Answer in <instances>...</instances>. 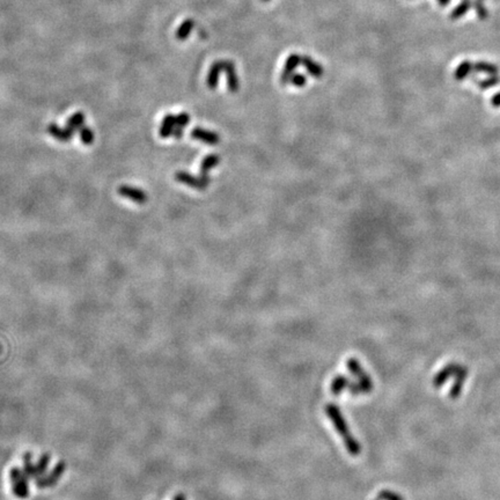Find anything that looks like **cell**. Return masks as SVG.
<instances>
[{
  "mask_svg": "<svg viewBox=\"0 0 500 500\" xmlns=\"http://www.w3.org/2000/svg\"><path fill=\"white\" fill-rule=\"evenodd\" d=\"M325 411L330 421L333 422L336 431L338 432L339 437L343 439L344 445H345V448L346 450L349 451V454L351 457H358L360 451H361V446H360L358 440L354 439L353 434L350 432L349 425H347L345 418H344V416L338 405H336V404L333 403L327 404Z\"/></svg>",
  "mask_w": 500,
  "mask_h": 500,
  "instance_id": "cell-1",
  "label": "cell"
},
{
  "mask_svg": "<svg viewBox=\"0 0 500 500\" xmlns=\"http://www.w3.org/2000/svg\"><path fill=\"white\" fill-rule=\"evenodd\" d=\"M346 366L352 373V375H354V377L359 380V385L362 387L363 393L365 394L371 393V391L373 390V387H374L373 380H372V378L366 373L365 371H363L362 366L360 365L359 361H358V359L349 358L347 359Z\"/></svg>",
  "mask_w": 500,
  "mask_h": 500,
  "instance_id": "cell-2",
  "label": "cell"
},
{
  "mask_svg": "<svg viewBox=\"0 0 500 500\" xmlns=\"http://www.w3.org/2000/svg\"><path fill=\"white\" fill-rule=\"evenodd\" d=\"M11 481L12 486H13L14 494L19 498L25 499L29 495V486H28V479L26 475L23 474L18 468H13L11 470Z\"/></svg>",
  "mask_w": 500,
  "mask_h": 500,
  "instance_id": "cell-3",
  "label": "cell"
},
{
  "mask_svg": "<svg viewBox=\"0 0 500 500\" xmlns=\"http://www.w3.org/2000/svg\"><path fill=\"white\" fill-rule=\"evenodd\" d=\"M175 179L176 181L185 183V185L189 186L191 188H195V189L198 190H204L205 188L209 186L210 178L209 176H199V177H195V176L190 175L189 173H186V171H178V173L175 174Z\"/></svg>",
  "mask_w": 500,
  "mask_h": 500,
  "instance_id": "cell-4",
  "label": "cell"
},
{
  "mask_svg": "<svg viewBox=\"0 0 500 500\" xmlns=\"http://www.w3.org/2000/svg\"><path fill=\"white\" fill-rule=\"evenodd\" d=\"M460 366H461L460 363H455V362L448 363L447 366L440 370L438 373L434 375L433 380H432V385H433L434 388H440L445 385L448 380L450 378H454L455 375H457Z\"/></svg>",
  "mask_w": 500,
  "mask_h": 500,
  "instance_id": "cell-5",
  "label": "cell"
},
{
  "mask_svg": "<svg viewBox=\"0 0 500 500\" xmlns=\"http://www.w3.org/2000/svg\"><path fill=\"white\" fill-rule=\"evenodd\" d=\"M66 469V463L61 461L57 466L54 468V470L51 473L46 476V477H39L36 478V485L39 487H50L54 486L55 484H57L58 479L62 477V475Z\"/></svg>",
  "mask_w": 500,
  "mask_h": 500,
  "instance_id": "cell-6",
  "label": "cell"
},
{
  "mask_svg": "<svg viewBox=\"0 0 500 500\" xmlns=\"http://www.w3.org/2000/svg\"><path fill=\"white\" fill-rule=\"evenodd\" d=\"M301 57L302 56L298 54H292L287 57L285 65H284L283 73L281 75V82L283 85H289V83H291L292 75H293L295 69L301 64Z\"/></svg>",
  "mask_w": 500,
  "mask_h": 500,
  "instance_id": "cell-7",
  "label": "cell"
},
{
  "mask_svg": "<svg viewBox=\"0 0 500 500\" xmlns=\"http://www.w3.org/2000/svg\"><path fill=\"white\" fill-rule=\"evenodd\" d=\"M468 374H469V371H468L467 366H460V369L458 371L457 375L454 377V383L450 388L449 391V397L450 399H458L460 397V395L462 394L463 387H465V383L467 381Z\"/></svg>",
  "mask_w": 500,
  "mask_h": 500,
  "instance_id": "cell-8",
  "label": "cell"
},
{
  "mask_svg": "<svg viewBox=\"0 0 500 500\" xmlns=\"http://www.w3.org/2000/svg\"><path fill=\"white\" fill-rule=\"evenodd\" d=\"M118 194L121 195L122 197H125L137 204H144L147 202V195L145 191L134 187H130L126 185L121 186L118 188Z\"/></svg>",
  "mask_w": 500,
  "mask_h": 500,
  "instance_id": "cell-9",
  "label": "cell"
},
{
  "mask_svg": "<svg viewBox=\"0 0 500 500\" xmlns=\"http://www.w3.org/2000/svg\"><path fill=\"white\" fill-rule=\"evenodd\" d=\"M220 62H221L222 71L226 73L229 89L235 93V92L239 90V78L237 75V71H235L234 63L230 61H220Z\"/></svg>",
  "mask_w": 500,
  "mask_h": 500,
  "instance_id": "cell-10",
  "label": "cell"
},
{
  "mask_svg": "<svg viewBox=\"0 0 500 500\" xmlns=\"http://www.w3.org/2000/svg\"><path fill=\"white\" fill-rule=\"evenodd\" d=\"M191 137L196 139V141L209 144V145H215V144H218L220 141L219 135L215 133V132L204 130L201 129V127H195V129L191 131Z\"/></svg>",
  "mask_w": 500,
  "mask_h": 500,
  "instance_id": "cell-11",
  "label": "cell"
},
{
  "mask_svg": "<svg viewBox=\"0 0 500 500\" xmlns=\"http://www.w3.org/2000/svg\"><path fill=\"white\" fill-rule=\"evenodd\" d=\"M301 65L307 70L308 74L311 75L314 78H322L323 73H325V70L323 67L320 65L317 62H315L311 59L309 56H302L301 57Z\"/></svg>",
  "mask_w": 500,
  "mask_h": 500,
  "instance_id": "cell-12",
  "label": "cell"
},
{
  "mask_svg": "<svg viewBox=\"0 0 500 500\" xmlns=\"http://www.w3.org/2000/svg\"><path fill=\"white\" fill-rule=\"evenodd\" d=\"M47 131L49 132V134L53 135L55 139H57V141L62 142V143L70 142L72 139V135L74 134L73 132L67 129V127H64V129H62V127H59L57 125V124H54V123L50 124V125L48 126Z\"/></svg>",
  "mask_w": 500,
  "mask_h": 500,
  "instance_id": "cell-13",
  "label": "cell"
},
{
  "mask_svg": "<svg viewBox=\"0 0 500 500\" xmlns=\"http://www.w3.org/2000/svg\"><path fill=\"white\" fill-rule=\"evenodd\" d=\"M176 124V116L174 115H166L162 119L161 126H160L159 133L161 138H168L169 135H173Z\"/></svg>",
  "mask_w": 500,
  "mask_h": 500,
  "instance_id": "cell-14",
  "label": "cell"
},
{
  "mask_svg": "<svg viewBox=\"0 0 500 500\" xmlns=\"http://www.w3.org/2000/svg\"><path fill=\"white\" fill-rule=\"evenodd\" d=\"M221 71H222L221 62L218 61V62L212 64L211 69L209 71V74H207V78H206L207 87H209L210 89H214V88H217L218 81H219V75H220V73H221Z\"/></svg>",
  "mask_w": 500,
  "mask_h": 500,
  "instance_id": "cell-15",
  "label": "cell"
},
{
  "mask_svg": "<svg viewBox=\"0 0 500 500\" xmlns=\"http://www.w3.org/2000/svg\"><path fill=\"white\" fill-rule=\"evenodd\" d=\"M351 385V381L349 378L344 377V375H337V377L333 379L330 385V391L331 394L334 395H339L342 391L349 389V387Z\"/></svg>",
  "mask_w": 500,
  "mask_h": 500,
  "instance_id": "cell-16",
  "label": "cell"
},
{
  "mask_svg": "<svg viewBox=\"0 0 500 500\" xmlns=\"http://www.w3.org/2000/svg\"><path fill=\"white\" fill-rule=\"evenodd\" d=\"M195 27V21L193 19H187L183 21L179 27L176 30L175 36L178 41H186V39L189 37V35L191 34Z\"/></svg>",
  "mask_w": 500,
  "mask_h": 500,
  "instance_id": "cell-17",
  "label": "cell"
},
{
  "mask_svg": "<svg viewBox=\"0 0 500 500\" xmlns=\"http://www.w3.org/2000/svg\"><path fill=\"white\" fill-rule=\"evenodd\" d=\"M85 118H86L85 114L81 113V111H78V113L72 115L71 117L67 119L65 127H67V129L71 130L73 133H75V132L79 131L82 126H85Z\"/></svg>",
  "mask_w": 500,
  "mask_h": 500,
  "instance_id": "cell-18",
  "label": "cell"
},
{
  "mask_svg": "<svg viewBox=\"0 0 500 500\" xmlns=\"http://www.w3.org/2000/svg\"><path fill=\"white\" fill-rule=\"evenodd\" d=\"M190 122V116L187 113H182L176 116V124H175V129L173 132L174 138L178 139L182 137L183 134V127H186Z\"/></svg>",
  "mask_w": 500,
  "mask_h": 500,
  "instance_id": "cell-19",
  "label": "cell"
},
{
  "mask_svg": "<svg viewBox=\"0 0 500 500\" xmlns=\"http://www.w3.org/2000/svg\"><path fill=\"white\" fill-rule=\"evenodd\" d=\"M219 161H220V159L217 154H211V155H207L206 158H204L203 161H202V165H201V173H202L201 175L207 176V171L217 166Z\"/></svg>",
  "mask_w": 500,
  "mask_h": 500,
  "instance_id": "cell-20",
  "label": "cell"
},
{
  "mask_svg": "<svg viewBox=\"0 0 500 500\" xmlns=\"http://www.w3.org/2000/svg\"><path fill=\"white\" fill-rule=\"evenodd\" d=\"M471 71L485 72L490 75H495L498 73V67L489 63H471Z\"/></svg>",
  "mask_w": 500,
  "mask_h": 500,
  "instance_id": "cell-21",
  "label": "cell"
},
{
  "mask_svg": "<svg viewBox=\"0 0 500 500\" xmlns=\"http://www.w3.org/2000/svg\"><path fill=\"white\" fill-rule=\"evenodd\" d=\"M471 5H473V4H471L470 0H462V3L460 4V5L453 12H451L450 19L451 20H458L461 17H463V15H465L467 12L470 10Z\"/></svg>",
  "mask_w": 500,
  "mask_h": 500,
  "instance_id": "cell-22",
  "label": "cell"
},
{
  "mask_svg": "<svg viewBox=\"0 0 500 500\" xmlns=\"http://www.w3.org/2000/svg\"><path fill=\"white\" fill-rule=\"evenodd\" d=\"M23 474L26 477L29 478H37V473H36V466L31 463V454L26 453L25 455V468H23Z\"/></svg>",
  "mask_w": 500,
  "mask_h": 500,
  "instance_id": "cell-23",
  "label": "cell"
},
{
  "mask_svg": "<svg viewBox=\"0 0 500 500\" xmlns=\"http://www.w3.org/2000/svg\"><path fill=\"white\" fill-rule=\"evenodd\" d=\"M471 63L470 62H463L458 66L457 71H455V79L457 80H463L466 79L468 75L471 73Z\"/></svg>",
  "mask_w": 500,
  "mask_h": 500,
  "instance_id": "cell-24",
  "label": "cell"
},
{
  "mask_svg": "<svg viewBox=\"0 0 500 500\" xmlns=\"http://www.w3.org/2000/svg\"><path fill=\"white\" fill-rule=\"evenodd\" d=\"M79 133H80V139H81V142L85 144V145H90V144H93L94 142L93 130H90L89 127L87 126H82L81 129L79 130Z\"/></svg>",
  "mask_w": 500,
  "mask_h": 500,
  "instance_id": "cell-25",
  "label": "cell"
},
{
  "mask_svg": "<svg viewBox=\"0 0 500 500\" xmlns=\"http://www.w3.org/2000/svg\"><path fill=\"white\" fill-rule=\"evenodd\" d=\"M49 462H50L49 454L42 455V458L39 459L38 463H37V465H36V473H37V478L41 477V476L48 470V466H49Z\"/></svg>",
  "mask_w": 500,
  "mask_h": 500,
  "instance_id": "cell-26",
  "label": "cell"
},
{
  "mask_svg": "<svg viewBox=\"0 0 500 500\" xmlns=\"http://www.w3.org/2000/svg\"><path fill=\"white\" fill-rule=\"evenodd\" d=\"M378 498L380 500H404L403 495L391 490H382L379 492Z\"/></svg>",
  "mask_w": 500,
  "mask_h": 500,
  "instance_id": "cell-27",
  "label": "cell"
},
{
  "mask_svg": "<svg viewBox=\"0 0 500 500\" xmlns=\"http://www.w3.org/2000/svg\"><path fill=\"white\" fill-rule=\"evenodd\" d=\"M307 82V77L301 73H293L291 78V83L295 87H303Z\"/></svg>",
  "mask_w": 500,
  "mask_h": 500,
  "instance_id": "cell-28",
  "label": "cell"
},
{
  "mask_svg": "<svg viewBox=\"0 0 500 500\" xmlns=\"http://www.w3.org/2000/svg\"><path fill=\"white\" fill-rule=\"evenodd\" d=\"M498 81H499V79L497 77H493V78L489 79V80H484V81H479L478 85H479V87H482V88H487V87L495 86L498 83Z\"/></svg>",
  "mask_w": 500,
  "mask_h": 500,
  "instance_id": "cell-29",
  "label": "cell"
},
{
  "mask_svg": "<svg viewBox=\"0 0 500 500\" xmlns=\"http://www.w3.org/2000/svg\"><path fill=\"white\" fill-rule=\"evenodd\" d=\"M492 105L494 107H500V93L495 94L493 98H492Z\"/></svg>",
  "mask_w": 500,
  "mask_h": 500,
  "instance_id": "cell-30",
  "label": "cell"
},
{
  "mask_svg": "<svg viewBox=\"0 0 500 500\" xmlns=\"http://www.w3.org/2000/svg\"><path fill=\"white\" fill-rule=\"evenodd\" d=\"M174 500H187V498H186V495L183 494V493H178V494L175 495Z\"/></svg>",
  "mask_w": 500,
  "mask_h": 500,
  "instance_id": "cell-31",
  "label": "cell"
},
{
  "mask_svg": "<svg viewBox=\"0 0 500 500\" xmlns=\"http://www.w3.org/2000/svg\"><path fill=\"white\" fill-rule=\"evenodd\" d=\"M440 6H447L450 3V0H438Z\"/></svg>",
  "mask_w": 500,
  "mask_h": 500,
  "instance_id": "cell-32",
  "label": "cell"
},
{
  "mask_svg": "<svg viewBox=\"0 0 500 500\" xmlns=\"http://www.w3.org/2000/svg\"><path fill=\"white\" fill-rule=\"evenodd\" d=\"M262 2H263V3H269L270 0H262Z\"/></svg>",
  "mask_w": 500,
  "mask_h": 500,
  "instance_id": "cell-33",
  "label": "cell"
},
{
  "mask_svg": "<svg viewBox=\"0 0 500 500\" xmlns=\"http://www.w3.org/2000/svg\"><path fill=\"white\" fill-rule=\"evenodd\" d=\"M374 500H380V499H379V498H377V499H374Z\"/></svg>",
  "mask_w": 500,
  "mask_h": 500,
  "instance_id": "cell-34",
  "label": "cell"
}]
</instances>
